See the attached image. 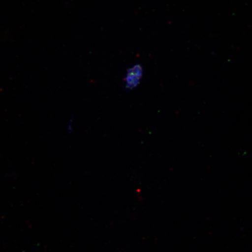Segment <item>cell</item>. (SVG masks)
Wrapping results in <instances>:
<instances>
[{
	"mask_svg": "<svg viewBox=\"0 0 252 252\" xmlns=\"http://www.w3.org/2000/svg\"><path fill=\"white\" fill-rule=\"evenodd\" d=\"M143 76V69L140 65H135L129 68L125 78L126 89L131 90L140 84Z\"/></svg>",
	"mask_w": 252,
	"mask_h": 252,
	"instance_id": "6da1fadb",
	"label": "cell"
}]
</instances>
